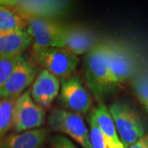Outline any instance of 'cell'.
Masks as SVG:
<instances>
[{"label":"cell","mask_w":148,"mask_h":148,"mask_svg":"<svg viewBox=\"0 0 148 148\" xmlns=\"http://www.w3.org/2000/svg\"><path fill=\"white\" fill-rule=\"evenodd\" d=\"M59 101L64 110L80 115L86 114L91 108V98L79 77L71 76L62 79Z\"/></svg>","instance_id":"cell-9"},{"label":"cell","mask_w":148,"mask_h":148,"mask_svg":"<svg viewBox=\"0 0 148 148\" xmlns=\"http://www.w3.org/2000/svg\"><path fill=\"white\" fill-rule=\"evenodd\" d=\"M27 20L16 11L0 4V34L26 31Z\"/></svg>","instance_id":"cell-16"},{"label":"cell","mask_w":148,"mask_h":148,"mask_svg":"<svg viewBox=\"0 0 148 148\" xmlns=\"http://www.w3.org/2000/svg\"><path fill=\"white\" fill-rule=\"evenodd\" d=\"M38 75L36 64L25 55H21L5 85L0 89V100L16 99L34 82Z\"/></svg>","instance_id":"cell-10"},{"label":"cell","mask_w":148,"mask_h":148,"mask_svg":"<svg viewBox=\"0 0 148 148\" xmlns=\"http://www.w3.org/2000/svg\"><path fill=\"white\" fill-rule=\"evenodd\" d=\"M101 40L94 32L79 25L64 26L62 48L77 56L89 53Z\"/></svg>","instance_id":"cell-11"},{"label":"cell","mask_w":148,"mask_h":148,"mask_svg":"<svg viewBox=\"0 0 148 148\" xmlns=\"http://www.w3.org/2000/svg\"><path fill=\"white\" fill-rule=\"evenodd\" d=\"M109 111L125 148L131 147L148 132L147 123L127 102L115 101L109 107Z\"/></svg>","instance_id":"cell-2"},{"label":"cell","mask_w":148,"mask_h":148,"mask_svg":"<svg viewBox=\"0 0 148 148\" xmlns=\"http://www.w3.org/2000/svg\"><path fill=\"white\" fill-rule=\"evenodd\" d=\"M91 113L105 138L108 148H125L119 137L109 108L103 102H100L98 106L91 110Z\"/></svg>","instance_id":"cell-15"},{"label":"cell","mask_w":148,"mask_h":148,"mask_svg":"<svg viewBox=\"0 0 148 148\" xmlns=\"http://www.w3.org/2000/svg\"><path fill=\"white\" fill-rule=\"evenodd\" d=\"M16 99L0 100V141L12 127L13 106Z\"/></svg>","instance_id":"cell-17"},{"label":"cell","mask_w":148,"mask_h":148,"mask_svg":"<svg viewBox=\"0 0 148 148\" xmlns=\"http://www.w3.org/2000/svg\"><path fill=\"white\" fill-rule=\"evenodd\" d=\"M18 58H0V89L5 85L7 81L8 80L11 74L12 73V71L15 69Z\"/></svg>","instance_id":"cell-20"},{"label":"cell","mask_w":148,"mask_h":148,"mask_svg":"<svg viewBox=\"0 0 148 148\" xmlns=\"http://www.w3.org/2000/svg\"><path fill=\"white\" fill-rule=\"evenodd\" d=\"M34 61L58 78L71 77L79 63L77 56L64 48L33 47Z\"/></svg>","instance_id":"cell-3"},{"label":"cell","mask_w":148,"mask_h":148,"mask_svg":"<svg viewBox=\"0 0 148 148\" xmlns=\"http://www.w3.org/2000/svg\"><path fill=\"white\" fill-rule=\"evenodd\" d=\"M50 144L53 148H79L70 139L63 135L52 137L50 138Z\"/></svg>","instance_id":"cell-21"},{"label":"cell","mask_w":148,"mask_h":148,"mask_svg":"<svg viewBox=\"0 0 148 148\" xmlns=\"http://www.w3.org/2000/svg\"><path fill=\"white\" fill-rule=\"evenodd\" d=\"M44 108L33 101L29 90L16 98L12 113V130L15 133L41 127L45 122Z\"/></svg>","instance_id":"cell-6"},{"label":"cell","mask_w":148,"mask_h":148,"mask_svg":"<svg viewBox=\"0 0 148 148\" xmlns=\"http://www.w3.org/2000/svg\"><path fill=\"white\" fill-rule=\"evenodd\" d=\"M136 96L148 114V77L142 76L137 77L132 83Z\"/></svg>","instance_id":"cell-19"},{"label":"cell","mask_w":148,"mask_h":148,"mask_svg":"<svg viewBox=\"0 0 148 148\" xmlns=\"http://www.w3.org/2000/svg\"><path fill=\"white\" fill-rule=\"evenodd\" d=\"M0 4L14 9L27 20L32 17L53 19L63 16L70 3L58 0H5L0 1Z\"/></svg>","instance_id":"cell-7"},{"label":"cell","mask_w":148,"mask_h":148,"mask_svg":"<svg viewBox=\"0 0 148 148\" xmlns=\"http://www.w3.org/2000/svg\"><path fill=\"white\" fill-rule=\"evenodd\" d=\"M49 133V130L45 127L13 133L0 141V148H40Z\"/></svg>","instance_id":"cell-13"},{"label":"cell","mask_w":148,"mask_h":148,"mask_svg":"<svg viewBox=\"0 0 148 148\" xmlns=\"http://www.w3.org/2000/svg\"><path fill=\"white\" fill-rule=\"evenodd\" d=\"M32 44V37L27 30L2 33L0 34V58H18Z\"/></svg>","instance_id":"cell-14"},{"label":"cell","mask_w":148,"mask_h":148,"mask_svg":"<svg viewBox=\"0 0 148 148\" xmlns=\"http://www.w3.org/2000/svg\"><path fill=\"white\" fill-rule=\"evenodd\" d=\"M128 148H148V132Z\"/></svg>","instance_id":"cell-22"},{"label":"cell","mask_w":148,"mask_h":148,"mask_svg":"<svg viewBox=\"0 0 148 148\" xmlns=\"http://www.w3.org/2000/svg\"><path fill=\"white\" fill-rule=\"evenodd\" d=\"M27 31L32 39L33 47L63 46L64 26L54 19L32 17L27 19Z\"/></svg>","instance_id":"cell-8"},{"label":"cell","mask_w":148,"mask_h":148,"mask_svg":"<svg viewBox=\"0 0 148 148\" xmlns=\"http://www.w3.org/2000/svg\"><path fill=\"white\" fill-rule=\"evenodd\" d=\"M84 65L86 84L97 101L103 102L104 95L114 87L106 60V41L86 53Z\"/></svg>","instance_id":"cell-1"},{"label":"cell","mask_w":148,"mask_h":148,"mask_svg":"<svg viewBox=\"0 0 148 148\" xmlns=\"http://www.w3.org/2000/svg\"><path fill=\"white\" fill-rule=\"evenodd\" d=\"M88 125H89V133H90V141L93 148H108L106 145L105 138L101 132L100 127L93 116V114L90 112L89 117L87 119Z\"/></svg>","instance_id":"cell-18"},{"label":"cell","mask_w":148,"mask_h":148,"mask_svg":"<svg viewBox=\"0 0 148 148\" xmlns=\"http://www.w3.org/2000/svg\"><path fill=\"white\" fill-rule=\"evenodd\" d=\"M48 124L50 129L68 135L82 148H93L89 128L78 114L64 109H53L48 117Z\"/></svg>","instance_id":"cell-5"},{"label":"cell","mask_w":148,"mask_h":148,"mask_svg":"<svg viewBox=\"0 0 148 148\" xmlns=\"http://www.w3.org/2000/svg\"><path fill=\"white\" fill-rule=\"evenodd\" d=\"M60 82L57 77L43 69L38 73L30 91L33 101L42 108L51 106L60 91Z\"/></svg>","instance_id":"cell-12"},{"label":"cell","mask_w":148,"mask_h":148,"mask_svg":"<svg viewBox=\"0 0 148 148\" xmlns=\"http://www.w3.org/2000/svg\"><path fill=\"white\" fill-rule=\"evenodd\" d=\"M106 55L114 86L127 82L135 75L137 59L127 46L121 43L106 41Z\"/></svg>","instance_id":"cell-4"}]
</instances>
